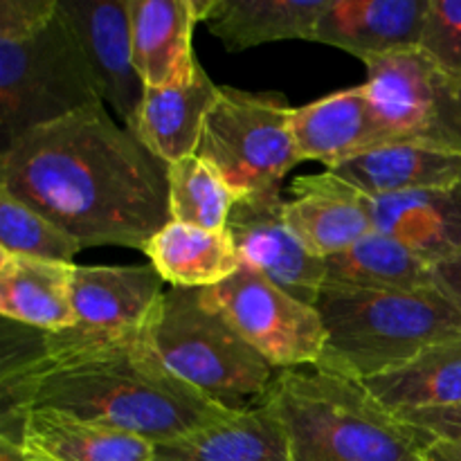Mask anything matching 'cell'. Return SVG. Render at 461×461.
<instances>
[{
	"mask_svg": "<svg viewBox=\"0 0 461 461\" xmlns=\"http://www.w3.org/2000/svg\"><path fill=\"white\" fill-rule=\"evenodd\" d=\"M0 189L84 248L144 250L171 221L167 165L90 104L27 131L0 153Z\"/></svg>",
	"mask_w": 461,
	"mask_h": 461,
	"instance_id": "6da1fadb",
	"label": "cell"
},
{
	"mask_svg": "<svg viewBox=\"0 0 461 461\" xmlns=\"http://www.w3.org/2000/svg\"><path fill=\"white\" fill-rule=\"evenodd\" d=\"M0 437L21 444L27 410H57L151 444L180 439L232 417L167 369L147 329L120 340L41 351L25 329L3 354Z\"/></svg>",
	"mask_w": 461,
	"mask_h": 461,
	"instance_id": "7a4b0ae2",
	"label": "cell"
},
{
	"mask_svg": "<svg viewBox=\"0 0 461 461\" xmlns=\"http://www.w3.org/2000/svg\"><path fill=\"white\" fill-rule=\"evenodd\" d=\"M324 347L313 369L367 383L432 345L461 338V311L437 286L414 293L324 286L318 297Z\"/></svg>",
	"mask_w": 461,
	"mask_h": 461,
	"instance_id": "3957f363",
	"label": "cell"
},
{
	"mask_svg": "<svg viewBox=\"0 0 461 461\" xmlns=\"http://www.w3.org/2000/svg\"><path fill=\"white\" fill-rule=\"evenodd\" d=\"M291 461H423L432 441L383 408L363 383L284 369L270 392Z\"/></svg>",
	"mask_w": 461,
	"mask_h": 461,
	"instance_id": "277c9868",
	"label": "cell"
},
{
	"mask_svg": "<svg viewBox=\"0 0 461 461\" xmlns=\"http://www.w3.org/2000/svg\"><path fill=\"white\" fill-rule=\"evenodd\" d=\"M147 336L174 376L232 414L264 403L284 372L243 340L203 288L165 291Z\"/></svg>",
	"mask_w": 461,
	"mask_h": 461,
	"instance_id": "5b68a950",
	"label": "cell"
},
{
	"mask_svg": "<svg viewBox=\"0 0 461 461\" xmlns=\"http://www.w3.org/2000/svg\"><path fill=\"white\" fill-rule=\"evenodd\" d=\"M104 104L70 21L59 12L36 30L0 39V144Z\"/></svg>",
	"mask_w": 461,
	"mask_h": 461,
	"instance_id": "8992f818",
	"label": "cell"
},
{
	"mask_svg": "<svg viewBox=\"0 0 461 461\" xmlns=\"http://www.w3.org/2000/svg\"><path fill=\"white\" fill-rule=\"evenodd\" d=\"M293 113L282 95L221 86L196 156L214 165L237 196L279 194L284 176L304 162L293 135Z\"/></svg>",
	"mask_w": 461,
	"mask_h": 461,
	"instance_id": "52a82bcc",
	"label": "cell"
},
{
	"mask_svg": "<svg viewBox=\"0 0 461 461\" xmlns=\"http://www.w3.org/2000/svg\"><path fill=\"white\" fill-rule=\"evenodd\" d=\"M369 99L394 144L461 153V77L410 48L372 59Z\"/></svg>",
	"mask_w": 461,
	"mask_h": 461,
	"instance_id": "ba28073f",
	"label": "cell"
},
{
	"mask_svg": "<svg viewBox=\"0 0 461 461\" xmlns=\"http://www.w3.org/2000/svg\"><path fill=\"white\" fill-rule=\"evenodd\" d=\"M203 295L277 369L318 365L324 347L318 309L288 295L257 270L241 264L228 279L203 288Z\"/></svg>",
	"mask_w": 461,
	"mask_h": 461,
	"instance_id": "9c48e42d",
	"label": "cell"
},
{
	"mask_svg": "<svg viewBox=\"0 0 461 461\" xmlns=\"http://www.w3.org/2000/svg\"><path fill=\"white\" fill-rule=\"evenodd\" d=\"M162 284L165 279L153 266H77L72 279L75 327L66 333L39 331V349L104 345L142 331L165 295Z\"/></svg>",
	"mask_w": 461,
	"mask_h": 461,
	"instance_id": "30bf717a",
	"label": "cell"
},
{
	"mask_svg": "<svg viewBox=\"0 0 461 461\" xmlns=\"http://www.w3.org/2000/svg\"><path fill=\"white\" fill-rule=\"evenodd\" d=\"M284 203L282 194L239 196L225 230L243 266L295 300L315 306L327 282L324 259L293 230Z\"/></svg>",
	"mask_w": 461,
	"mask_h": 461,
	"instance_id": "8fae6325",
	"label": "cell"
},
{
	"mask_svg": "<svg viewBox=\"0 0 461 461\" xmlns=\"http://www.w3.org/2000/svg\"><path fill=\"white\" fill-rule=\"evenodd\" d=\"M59 7L79 36L104 106L133 133L147 84L133 61L131 0H59Z\"/></svg>",
	"mask_w": 461,
	"mask_h": 461,
	"instance_id": "7c38bea8",
	"label": "cell"
},
{
	"mask_svg": "<svg viewBox=\"0 0 461 461\" xmlns=\"http://www.w3.org/2000/svg\"><path fill=\"white\" fill-rule=\"evenodd\" d=\"M293 135L302 160L322 162L327 171L351 158L394 144L365 86L338 90L295 108Z\"/></svg>",
	"mask_w": 461,
	"mask_h": 461,
	"instance_id": "4fadbf2b",
	"label": "cell"
},
{
	"mask_svg": "<svg viewBox=\"0 0 461 461\" xmlns=\"http://www.w3.org/2000/svg\"><path fill=\"white\" fill-rule=\"evenodd\" d=\"M430 0H331L315 39L367 63L419 48Z\"/></svg>",
	"mask_w": 461,
	"mask_h": 461,
	"instance_id": "5bb4252c",
	"label": "cell"
},
{
	"mask_svg": "<svg viewBox=\"0 0 461 461\" xmlns=\"http://www.w3.org/2000/svg\"><path fill=\"white\" fill-rule=\"evenodd\" d=\"M284 203L288 223L318 257L340 255L374 232L369 198L333 171L302 176Z\"/></svg>",
	"mask_w": 461,
	"mask_h": 461,
	"instance_id": "9a60e30c",
	"label": "cell"
},
{
	"mask_svg": "<svg viewBox=\"0 0 461 461\" xmlns=\"http://www.w3.org/2000/svg\"><path fill=\"white\" fill-rule=\"evenodd\" d=\"M205 12L207 0H131L133 61L149 88L194 79L192 36Z\"/></svg>",
	"mask_w": 461,
	"mask_h": 461,
	"instance_id": "2e32d148",
	"label": "cell"
},
{
	"mask_svg": "<svg viewBox=\"0 0 461 461\" xmlns=\"http://www.w3.org/2000/svg\"><path fill=\"white\" fill-rule=\"evenodd\" d=\"M374 230L408 246L432 268L461 257V180L439 189L369 198Z\"/></svg>",
	"mask_w": 461,
	"mask_h": 461,
	"instance_id": "e0dca14e",
	"label": "cell"
},
{
	"mask_svg": "<svg viewBox=\"0 0 461 461\" xmlns=\"http://www.w3.org/2000/svg\"><path fill=\"white\" fill-rule=\"evenodd\" d=\"M219 88L201 61L187 84L165 88L147 86L133 135L165 165L196 156L207 113L219 97Z\"/></svg>",
	"mask_w": 461,
	"mask_h": 461,
	"instance_id": "ac0fdd59",
	"label": "cell"
},
{
	"mask_svg": "<svg viewBox=\"0 0 461 461\" xmlns=\"http://www.w3.org/2000/svg\"><path fill=\"white\" fill-rule=\"evenodd\" d=\"M153 461H291V455L282 417L268 396L257 408L156 444Z\"/></svg>",
	"mask_w": 461,
	"mask_h": 461,
	"instance_id": "d6986e66",
	"label": "cell"
},
{
	"mask_svg": "<svg viewBox=\"0 0 461 461\" xmlns=\"http://www.w3.org/2000/svg\"><path fill=\"white\" fill-rule=\"evenodd\" d=\"M75 264L0 255V313L9 322L43 333L75 327L72 279Z\"/></svg>",
	"mask_w": 461,
	"mask_h": 461,
	"instance_id": "ffe728a7",
	"label": "cell"
},
{
	"mask_svg": "<svg viewBox=\"0 0 461 461\" xmlns=\"http://www.w3.org/2000/svg\"><path fill=\"white\" fill-rule=\"evenodd\" d=\"M367 198L439 189L461 180V153L417 144H390L329 169Z\"/></svg>",
	"mask_w": 461,
	"mask_h": 461,
	"instance_id": "44dd1931",
	"label": "cell"
},
{
	"mask_svg": "<svg viewBox=\"0 0 461 461\" xmlns=\"http://www.w3.org/2000/svg\"><path fill=\"white\" fill-rule=\"evenodd\" d=\"M21 444L45 461H153L156 444L57 410H27Z\"/></svg>",
	"mask_w": 461,
	"mask_h": 461,
	"instance_id": "7402d4cb",
	"label": "cell"
},
{
	"mask_svg": "<svg viewBox=\"0 0 461 461\" xmlns=\"http://www.w3.org/2000/svg\"><path fill=\"white\" fill-rule=\"evenodd\" d=\"M331 0H207L203 23L230 50L273 41H313Z\"/></svg>",
	"mask_w": 461,
	"mask_h": 461,
	"instance_id": "603a6c76",
	"label": "cell"
},
{
	"mask_svg": "<svg viewBox=\"0 0 461 461\" xmlns=\"http://www.w3.org/2000/svg\"><path fill=\"white\" fill-rule=\"evenodd\" d=\"M324 286L349 291L414 293L435 286V268L408 246L378 230L340 255L324 259Z\"/></svg>",
	"mask_w": 461,
	"mask_h": 461,
	"instance_id": "cb8c5ba5",
	"label": "cell"
},
{
	"mask_svg": "<svg viewBox=\"0 0 461 461\" xmlns=\"http://www.w3.org/2000/svg\"><path fill=\"white\" fill-rule=\"evenodd\" d=\"M153 268L171 286L210 288L241 268L228 230L210 232L169 221L144 246Z\"/></svg>",
	"mask_w": 461,
	"mask_h": 461,
	"instance_id": "d4e9b609",
	"label": "cell"
},
{
	"mask_svg": "<svg viewBox=\"0 0 461 461\" xmlns=\"http://www.w3.org/2000/svg\"><path fill=\"white\" fill-rule=\"evenodd\" d=\"M385 410L401 414L461 403V338L432 345L403 367L363 383Z\"/></svg>",
	"mask_w": 461,
	"mask_h": 461,
	"instance_id": "484cf974",
	"label": "cell"
},
{
	"mask_svg": "<svg viewBox=\"0 0 461 461\" xmlns=\"http://www.w3.org/2000/svg\"><path fill=\"white\" fill-rule=\"evenodd\" d=\"M167 183L171 221L210 232L228 228L230 212L239 196L214 165L201 156L183 158L167 165Z\"/></svg>",
	"mask_w": 461,
	"mask_h": 461,
	"instance_id": "4316f807",
	"label": "cell"
},
{
	"mask_svg": "<svg viewBox=\"0 0 461 461\" xmlns=\"http://www.w3.org/2000/svg\"><path fill=\"white\" fill-rule=\"evenodd\" d=\"M81 246L43 214L0 189V255L72 264Z\"/></svg>",
	"mask_w": 461,
	"mask_h": 461,
	"instance_id": "83f0119b",
	"label": "cell"
},
{
	"mask_svg": "<svg viewBox=\"0 0 461 461\" xmlns=\"http://www.w3.org/2000/svg\"><path fill=\"white\" fill-rule=\"evenodd\" d=\"M419 50L461 77V0H430Z\"/></svg>",
	"mask_w": 461,
	"mask_h": 461,
	"instance_id": "f1b7e54d",
	"label": "cell"
},
{
	"mask_svg": "<svg viewBox=\"0 0 461 461\" xmlns=\"http://www.w3.org/2000/svg\"><path fill=\"white\" fill-rule=\"evenodd\" d=\"M57 12L59 0H0V39L27 34Z\"/></svg>",
	"mask_w": 461,
	"mask_h": 461,
	"instance_id": "f546056e",
	"label": "cell"
},
{
	"mask_svg": "<svg viewBox=\"0 0 461 461\" xmlns=\"http://www.w3.org/2000/svg\"><path fill=\"white\" fill-rule=\"evenodd\" d=\"M401 421L426 435L432 444H461V403L401 414Z\"/></svg>",
	"mask_w": 461,
	"mask_h": 461,
	"instance_id": "4dcf8cb0",
	"label": "cell"
},
{
	"mask_svg": "<svg viewBox=\"0 0 461 461\" xmlns=\"http://www.w3.org/2000/svg\"><path fill=\"white\" fill-rule=\"evenodd\" d=\"M435 286L461 311V257L435 266Z\"/></svg>",
	"mask_w": 461,
	"mask_h": 461,
	"instance_id": "1f68e13d",
	"label": "cell"
},
{
	"mask_svg": "<svg viewBox=\"0 0 461 461\" xmlns=\"http://www.w3.org/2000/svg\"><path fill=\"white\" fill-rule=\"evenodd\" d=\"M0 461H45V459L32 455L23 444H16V441L0 437Z\"/></svg>",
	"mask_w": 461,
	"mask_h": 461,
	"instance_id": "d6a6232c",
	"label": "cell"
},
{
	"mask_svg": "<svg viewBox=\"0 0 461 461\" xmlns=\"http://www.w3.org/2000/svg\"><path fill=\"white\" fill-rule=\"evenodd\" d=\"M423 461H461V444H432L423 453Z\"/></svg>",
	"mask_w": 461,
	"mask_h": 461,
	"instance_id": "836d02e7",
	"label": "cell"
}]
</instances>
